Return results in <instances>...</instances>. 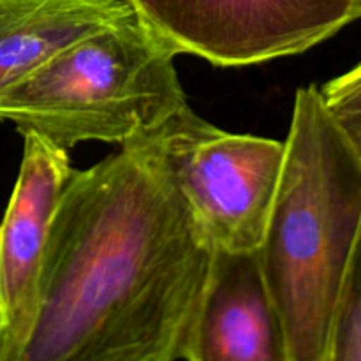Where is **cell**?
Listing matches in <instances>:
<instances>
[{
	"instance_id": "1",
	"label": "cell",
	"mask_w": 361,
	"mask_h": 361,
	"mask_svg": "<svg viewBox=\"0 0 361 361\" xmlns=\"http://www.w3.org/2000/svg\"><path fill=\"white\" fill-rule=\"evenodd\" d=\"M215 247L147 136L74 169L0 361H178Z\"/></svg>"
},
{
	"instance_id": "2",
	"label": "cell",
	"mask_w": 361,
	"mask_h": 361,
	"mask_svg": "<svg viewBox=\"0 0 361 361\" xmlns=\"http://www.w3.org/2000/svg\"><path fill=\"white\" fill-rule=\"evenodd\" d=\"M360 231L361 161L324 109L319 87L307 85L296 90L281 180L257 247L289 361H330Z\"/></svg>"
},
{
	"instance_id": "3",
	"label": "cell",
	"mask_w": 361,
	"mask_h": 361,
	"mask_svg": "<svg viewBox=\"0 0 361 361\" xmlns=\"http://www.w3.org/2000/svg\"><path fill=\"white\" fill-rule=\"evenodd\" d=\"M176 51L136 13L73 42L0 92V120L62 148L123 147L187 104Z\"/></svg>"
},
{
	"instance_id": "4",
	"label": "cell",
	"mask_w": 361,
	"mask_h": 361,
	"mask_svg": "<svg viewBox=\"0 0 361 361\" xmlns=\"http://www.w3.org/2000/svg\"><path fill=\"white\" fill-rule=\"evenodd\" d=\"M215 249L256 252L284 164V141L233 134L189 104L148 134Z\"/></svg>"
},
{
	"instance_id": "5",
	"label": "cell",
	"mask_w": 361,
	"mask_h": 361,
	"mask_svg": "<svg viewBox=\"0 0 361 361\" xmlns=\"http://www.w3.org/2000/svg\"><path fill=\"white\" fill-rule=\"evenodd\" d=\"M178 53L243 67L307 49L360 20L355 0H127Z\"/></svg>"
},
{
	"instance_id": "6",
	"label": "cell",
	"mask_w": 361,
	"mask_h": 361,
	"mask_svg": "<svg viewBox=\"0 0 361 361\" xmlns=\"http://www.w3.org/2000/svg\"><path fill=\"white\" fill-rule=\"evenodd\" d=\"M73 171L67 148L23 133L20 173L0 224V338L16 337L30 319L49 229Z\"/></svg>"
},
{
	"instance_id": "7",
	"label": "cell",
	"mask_w": 361,
	"mask_h": 361,
	"mask_svg": "<svg viewBox=\"0 0 361 361\" xmlns=\"http://www.w3.org/2000/svg\"><path fill=\"white\" fill-rule=\"evenodd\" d=\"M185 361H289L288 341L256 252L215 249L187 335Z\"/></svg>"
},
{
	"instance_id": "8",
	"label": "cell",
	"mask_w": 361,
	"mask_h": 361,
	"mask_svg": "<svg viewBox=\"0 0 361 361\" xmlns=\"http://www.w3.org/2000/svg\"><path fill=\"white\" fill-rule=\"evenodd\" d=\"M133 14L127 0H0V92L73 42Z\"/></svg>"
},
{
	"instance_id": "9",
	"label": "cell",
	"mask_w": 361,
	"mask_h": 361,
	"mask_svg": "<svg viewBox=\"0 0 361 361\" xmlns=\"http://www.w3.org/2000/svg\"><path fill=\"white\" fill-rule=\"evenodd\" d=\"M330 361H361V231L335 312Z\"/></svg>"
},
{
	"instance_id": "10",
	"label": "cell",
	"mask_w": 361,
	"mask_h": 361,
	"mask_svg": "<svg viewBox=\"0 0 361 361\" xmlns=\"http://www.w3.org/2000/svg\"><path fill=\"white\" fill-rule=\"evenodd\" d=\"M324 109L361 161V62L319 88Z\"/></svg>"
},
{
	"instance_id": "11",
	"label": "cell",
	"mask_w": 361,
	"mask_h": 361,
	"mask_svg": "<svg viewBox=\"0 0 361 361\" xmlns=\"http://www.w3.org/2000/svg\"><path fill=\"white\" fill-rule=\"evenodd\" d=\"M355 7H356V13L361 18V0H355Z\"/></svg>"
}]
</instances>
